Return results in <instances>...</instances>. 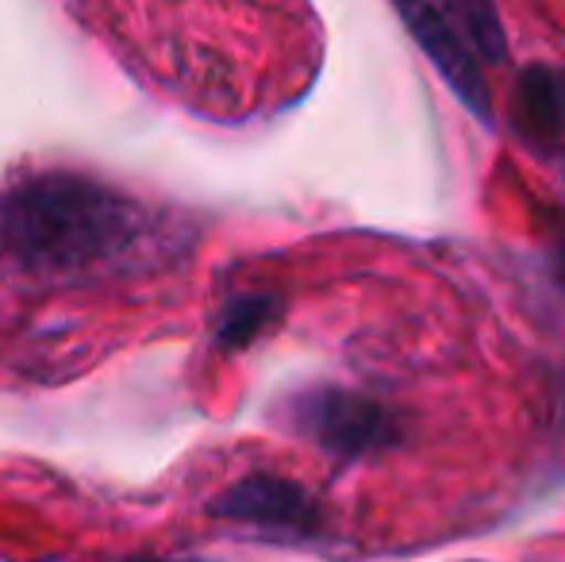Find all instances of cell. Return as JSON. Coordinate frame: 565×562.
<instances>
[{
  "label": "cell",
  "mask_w": 565,
  "mask_h": 562,
  "mask_svg": "<svg viewBox=\"0 0 565 562\" xmlns=\"http://www.w3.org/2000/svg\"><path fill=\"white\" fill-rule=\"evenodd\" d=\"M154 220L82 173H39L0 193V263L31 282H97L150 258Z\"/></svg>",
  "instance_id": "obj_1"
},
{
  "label": "cell",
  "mask_w": 565,
  "mask_h": 562,
  "mask_svg": "<svg viewBox=\"0 0 565 562\" xmlns=\"http://www.w3.org/2000/svg\"><path fill=\"white\" fill-rule=\"evenodd\" d=\"M277 424L297 439L316 443L339 463H370L404 439L393 409L342 385H312L277 409Z\"/></svg>",
  "instance_id": "obj_2"
},
{
  "label": "cell",
  "mask_w": 565,
  "mask_h": 562,
  "mask_svg": "<svg viewBox=\"0 0 565 562\" xmlns=\"http://www.w3.org/2000/svg\"><path fill=\"white\" fill-rule=\"evenodd\" d=\"M393 8L408 28V35L419 43V51L431 59L439 77L450 85V93L466 105V113L481 124H492L489 85H484V74L477 66V54L466 43V35L454 28L450 15L439 8V0H393Z\"/></svg>",
  "instance_id": "obj_3"
},
{
  "label": "cell",
  "mask_w": 565,
  "mask_h": 562,
  "mask_svg": "<svg viewBox=\"0 0 565 562\" xmlns=\"http://www.w3.org/2000/svg\"><path fill=\"white\" fill-rule=\"evenodd\" d=\"M212 517L231 524L258 528V532H285V536H320L323 509L300 481L281 474H246L235 486H227L209 505Z\"/></svg>",
  "instance_id": "obj_4"
},
{
  "label": "cell",
  "mask_w": 565,
  "mask_h": 562,
  "mask_svg": "<svg viewBox=\"0 0 565 562\" xmlns=\"http://www.w3.org/2000/svg\"><path fill=\"white\" fill-rule=\"evenodd\" d=\"M512 124L535 155L565 142V74L554 66H527L512 93Z\"/></svg>",
  "instance_id": "obj_5"
},
{
  "label": "cell",
  "mask_w": 565,
  "mask_h": 562,
  "mask_svg": "<svg viewBox=\"0 0 565 562\" xmlns=\"http://www.w3.org/2000/svg\"><path fill=\"white\" fill-rule=\"evenodd\" d=\"M281 312V300L274 293H238L231 297L216 316V343L224 351H243L250 347Z\"/></svg>",
  "instance_id": "obj_6"
},
{
  "label": "cell",
  "mask_w": 565,
  "mask_h": 562,
  "mask_svg": "<svg viewBox=\"0 0 565 562\" xmlns=\"http://www.w3.org/2000/svg\"><path fill=\"white\" fill-rule=\"evenodd\" d=\"M439 8L454 20V28L466 35L473 54H481L484 62L508 59V39H504V28H500L497 0H443Z\"/></svg>",
  "instance_id": "obj_7"
},
{
  "label": "cell",
  "mask_w": 565,
  "mask_h": 562,
  "mask_svg": "<svg viewBox=\"0 0 565 562\" xmlns=\"http://www.w3.org/2000/svg\"><path fill=\"white\" fill-rule=\"evenodd\" d=\"M147 562H178V559H147Z\"/></svg>",
  "instance_id": "obj_8"
}]
</instances>
